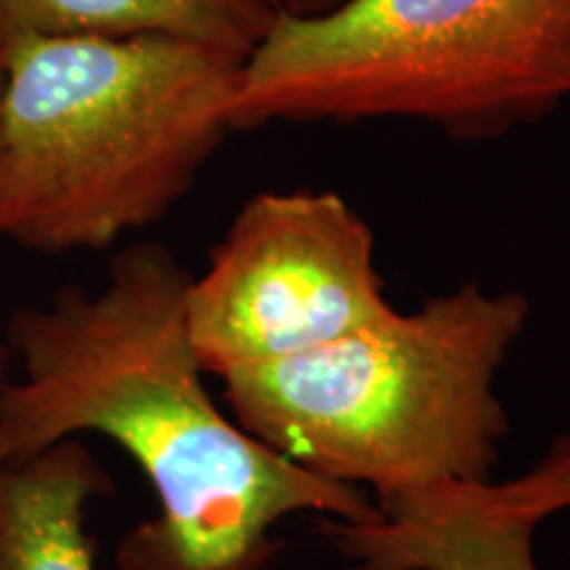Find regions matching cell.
<instances>
[{
    "label": "cell",
    "mask_w": 570,
    "mask_h": 570,
    "mask_svg": "<svg viewBox=\"0 0 570 570\" xmlns=\"http://www.w3.org/2000/svg\"><path fill=\"white\" fill-rule=\"evenodd\" d=\"M190 273L159 244L127 246L98 291L19 309L21 381L0 389V452L101 433L142 470L156 515L119 539V570H269L296 512L362 523L377 504L262 444L217 407L185 327Z\"/></svg>",
    "instance_id": "6da1fadb"
},
{
    "label": "cell",
    "mask_w": 570,
    "mask_h": 570,
    "mask_svg": "<svg viewBox=\"0 0 570 570\" xmlns=\"http://www.w3.org/2000/svg\"><path fill=\"white\" fill-rule=\"evenodd\" d=\"M244 59L206 42L38 38L6 51L0 235L101 252L167 214L230 125Z\"/></svg>",
    "instance_id": "7a4b0ae2"
},
{
    "label": "cell",
    "mask_w": 570,
    "mask_h": 570,
    "mask_svg": "<svg viewBox=\"0 0 570 570\" xmlns=\"http://www.w3.org/2000/svg\"><path fill=\"white\" fill-rule=\"evenodd\" d=\"M531 302L468 281L415 312L223 377L233 420L312 473L377 499L489 483L510 417L497 375Z\"/></svg>",
    "instance_id": "3957f363"
},
{
    "label": "cell",
    "mask_w": 570,
    "mask_h": 570,
    "mask_svg": "<svg viewBox=\"0 0 570 570\" xmlns=\"http://www.w3.org/2000/svg\"><path fill=\"white\" fill-rule=\"evenodd\" d=\"M570 104V0H338L240 63L233 130L407 119L494 138Z\"/></svg>",
    "instance_id": "277c9868"
},
{
    "label": "cell",
    "mask_w": 570,
    "mask_h": 570,
    "mask_svg": "<svg viewBox=\"0 0 570 570\" xmlns=\"http://www.w3.org/2000/svg\"><path fill=\"white\" fill-rule=\"evenodd\" d=\"M394 312L373 227L333 190L248 198L185 294L190 348L219 381L315 352Z\"/></svg>",
    "instance_id": "5b68a950"
},
{
    "label": "cell",
    "mask_w": 570,
    "mask_h": 570,
    "mask_svg": "<svg viewBox=\"0 0 570 570\" xmlns=\"http://www.w3.org/2000/svg\"><path fill=\"white\" fill-rule=\"evenodd\" d=\"M362 523L325 518L323 533L352 570H539V523L473 487L377 499Z\"/></svg>",
    "instance_id": "8992f818"
},
{
    "label": "cell",
    "mask_w": 570,
    "mask_h": 570,
    "mask_svg": "<svg viewBox=\"0 0 570 570\" xmlns=\"http://www.w3.org/2000/svg\"><path fill=\"white\" fill-rule=\"evenodd\" d=\"M114 479L82 441L0 462V570H96L85 512Z\"/></svg>",
    "instance_id": "52a82bcc"
},
{
    "label": "cell",
    "mask_w": 570,
    "mask_h": 570,
    "mask_svg": "<svg viewBox=\"0 0 570 570\" xmlns=\"http://www.w3.org/2000/svg\"><path fill=\"white\" fill-rule=\"evenodd\" d=\"M281 11V0H0V51L38 38L164 35L246 59Z\"/></svg>",
    "instance_id": "ba28073f"
},
{
    "label": "cell",
    "mask_w": 570,
    "mask_h": 570,
    "mask_svg": "<svg viewBox=\"0 0 570 570\" xmlns=\"http://www.w3.org/2000/svg\"><path fill=\"white\" fill-rule=\"evenodd\" d=\"M483 491L499 508L537 520L539 525L554 512L570 510V436L554 441L523 475L504 483L489 481Z\"/></svg>",
    "instance_id": "9c48e42d"
},
{
    "label": "cell",
    "mask_w": 570,
    "mask_h": 570,
    "mask_svg": "<svg viewBox=\"0 0 570 570\" xmlns=\"http://www.w3.org/2000/svg\"><path fill=\"white\" fill-rule=\"evenodd\" d=\"M281 3H283V11L304 17V13H317V11L331 9V6L338 3V0H281Z\"/></svg>",
    "instance_id": "30bf717a"
},
{
    "label": "cell",
    "mask_w": 570,
    "mask_h": 570,
    "mask_svg": "<svg viewBox=\"0 0 570 570\" xmlns=\"http://www.w3.org/2000/svg\"><path fill=\"white\" fill-rule=\"evenodd\" d=\"M6 367H9V352H6V346L0 344V389L6 386Z\"/></svg>",
    "instance_id": "8fae6325"
},
{
    "label": "cell",
    "mask_w": 570,
    "mask_h": 570,
    "mask_svg": "<svg viewBox=\"0 0 570 570\" xmlns=\"http://www.w3.org/2000/svg\"><path fill=\"white\" fill-rule=\"evenodd\" d=\"M3 77H6V53L0 51V92H3Z\"/></svg>",
    "instance_id": "7c38bea8"
},
{
    "label": "cell",
    "mask_w": 570,
    "mask_h": 570,
    "mask_svg": "<svg viewBox=\"0 0 570 570\" xmlns=\"http://www.w3.org/2000/svg\"><path fill=\"white\" fill-rule=\"evenodd\" d=\"M3 460H6V458H3V452H0V462H3Z\"/></svg>",
    "instance_id": "4fadbf2b"
}]
</instances>
